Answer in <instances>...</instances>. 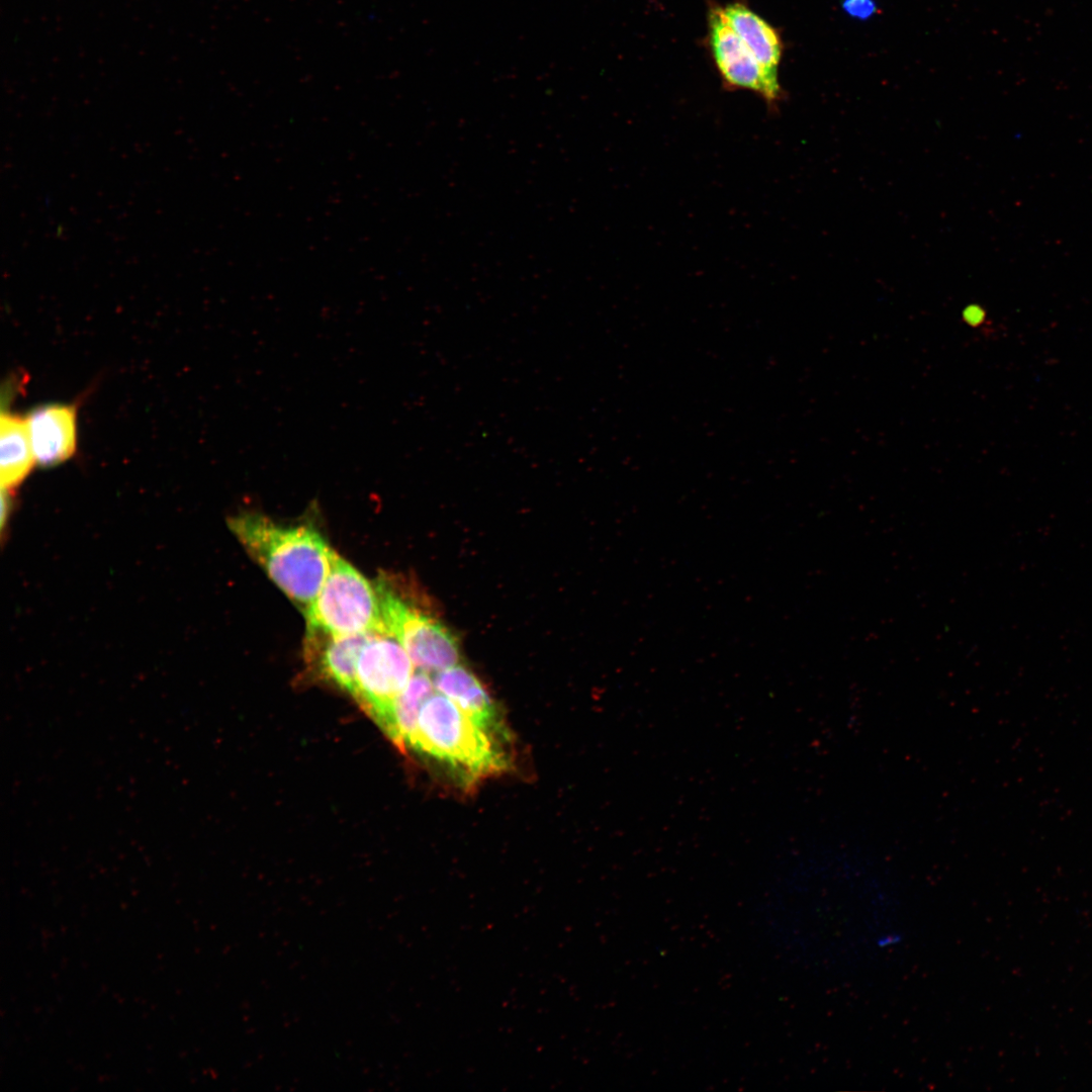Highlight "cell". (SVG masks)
Instances as JSON below:
<instances>
[{
	"instance_id": "1",
	"label": "cell",
	"mask_w": 1092,
	"mask_h": 1092,
	"mask_svg": "<svg viewBox=\"0 0 1092 1092\" xmlns=\"http://www.w3.org/2000/svg\"><path fill=\"white\" fill-rule=\"evenodd\" d=\"M229 527L254 559L304 613L331 569L334 550L312 526L285 525L256 512L229 519Z\"/></svg>"
},
{
	"instance_id": "2",
	"label": "cell",
	"mask_w": 1092,
	"mask_h": 1092,
	"mask_svg": "<svg viewBox=\"0 0 1092 1092\" xmlns=\"http://www.w3.org/2000/svg\"><path fill=\"white\" fill-rule=\"evenodd\" d=\"M507 746L439 692L424 702L407 741V747L444 764L465 787L508 769Z\"/></svg>"
},
{
	"instance_id": "3",
	"label": "cell",
	"mask_w": 1092,
	"mask_h": 1092,
	"mask_svg": "<svg viewBox=\"0 0 1092 1092\" xmlns=\"http://www.w3.org/2000/svg\"><path fill=\"white\" fill-rule=\"evenodd\" d=\"M303 614L307 632L333 637L387 633L375 585L336 552L321 590Z\"/></svg>"
},
{
	"instance_id": "4",
	"label": "cell",
	"mask_w": 1092,
	"mask_h": 1092,
	"mask_svg": "<svg viewBox=\"0 0 1092 1092\" xmlns=\"http://www.w3.org/2000/svg\"><path fill=\"white\" fill-rule=\"evenodd\" d=\"M374 585L386 632L418 669L435 673L460 662L459 643L441 621L404 599L388 578L381 576Z\"/></svg>"
},
{
	"instance_id": "5",
	"label": "cell",
	"mask_w": 1092,
	"mask_h": 1092,
	"mask_svg": "<svg viewBox=\"0 0 1092 1092\" xmlns=\"http://www.w3.org/2000/svg\"><path fill=\"white\" fill-rule=\"evenodd\" d=\"M414 666L404 648L387 633L373 634L360 653L353 698L388 737L394 703L413 676Z\"/></svg>"
},
{
	"instance_id": "6",
	"label": "cell",
	"mask_w": 1092,
	"mask_h": 1092,
	"mask_svg": "<svg viewBox=\"0 0 1092 1092\" xmlns=\"http://www.w3.org/2000/svg\"><path fill=\"white\" fill-rule=\"evenodd\" d=\"M709 41L723 82L730 89L750 90L770 106L782 98L778 73L765 69L724 18L720 7L709 13Z\"/></svg>"
},
{
	"instance_id": "7",
	"label": "cell",
	"mask_w": 1092,
	"mask_h": 1092,
	"mask_svg": "<svg viewBox=\"0 0 1092 1092\" xmlns=\"http://www.w3.org/2000/svg\"><path fill=\"white\" fill-rule=\"evenodd\" d=\"M432 679L437 692L452 700L493 738L509 745L511 735L503 714L472 671L458 663L435 672Z\"/></svg>"
},
{
	"instance_id": "8",
	"label": "cell",
	"mask_w": 1092,
	"mask_h": 1092,
	"mask_svg": "<svg viewBox=\"0 0 1092 1092\" xmlns=\"http://www.w3.org/2000/svg\"><path fill=\"white\" fill-rule=\"evenodd\" d=\"M35 462L51 467L68 460L77 445V419L73 405L52 403L34 408L26 418Z\"/></svg>"
},
{
	"instance_id": "9",
	"label": "cell",
	"mask_w": 1092,
	"mask_h": 1092,
	"mask_svg": "<svg viewBox=\"0 0 1092 1092\" xmlns=\"http://www.w3.org/2000/svg\"><path fill=\"white\" fill-rule=\"evenodd\" d=\"M373 634L375 633L333 637L306 632L308 663L323 679L354 697L358 659Z\"/></svg>"
},
{
	"instance_id": "10",
	"label": "cell",
	"mask_w": 1092,
	"mask_h": 1092,
	"mask_svg": "<svg viewBox=\"0 0 1092 1092\" xmlns=\"http://www.w3.org/2000/svg\"><path fill=\"white\" fill-rule=\"evenodd\" d=\"M721 12L756 60L768 71L778 73L783 43L778 31L761 16L741 2L720 7Z\"/></svg>"
},
{
	"instance_id": "11",
	"label": "cell",
	"mask_w": 1092,
	"mask_h": 1092,
	"mask_svg": "<svg viewBox=\"0 0 1092 1092\" xmlns=\"http://www.w3.org/2000/svg\"><path fill=\"white\" fill-rule=\"evenodd\" d=\"M0 454L1 486L9 490L19 484L36 463L26 419L11 413L1 414Z\"/></svg>"
},
{
	"instance_id": "12",
	"label": "cell",
	"mask_w": 1092,
	"mask_h": 1092,
	"mask_svg": "<svg viewBox=\"0 0 1092 1092\" xmlns=\"http://www.w3.org/2000/svg\"><path fill=\"white\" fill-rule=\"evenodd\" d=\"M434 684L429 673L420 670L414 672L407 686L397 697L393 707V725L390 740L400 749L407 747V741L416 728L420 710L424 702L434 693Z\"/></svg>"
},
{
	"instance_id": "13",
	"label": "cell",
	"mask_w": 1092,
	"mask_h": 1092,
	"mask_svg": "<svg viewBox=\"0 0 1092 1092\" xmlns=\"http://www.w3.org/2000/svg\"><path fill=\"white\" fill-rule=\"evenodd\" d=\"M842 8L849 16L864 20L875 14L877 5L874 0H844Z\"/></svg>"
},
{
	"instance_id": "14",
	"label": "cell",
	"mask_w": 1092,
	"mask_h": 1092,
	"mask_svg": "<svg viewBox=\"0 0 1092 1092\" xmlns=\"http://www.w3.org/2000/svg\"><path fill=\"white\" fill-rule=\"evenodd\" d=\"M964 318L971 325L979 326L986 320V311L978 304H971L964 310Z\"/></svg>"
},
{
	"instance_id": "15",
	"label": "cell",
	"mask_w": 1092,
	"mask_h": 1092,
	"mask_svg": "<svg viewBox=\"0 0 1092 1092\" xmlns=\"http://www.w3.org/2000/svg\"><path fill=\"white\" fill-rule=\"evenodd\" d=\"M901 937L898 934H887L878 939V946L889 947L895 945L900 941Z\"/></svg>"
}]
</instances>
